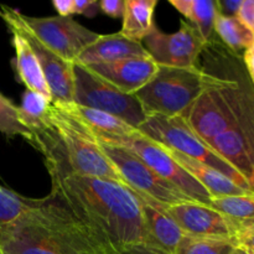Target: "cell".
I'll list each match as a JSON object with an SVG mask.
<instances>
[{"mask_svg": "<svg viewBox=\"0 0 254 254\" xmlns=\"http://www.w3.org/2000/svg\"><path fill=\"white\" fill-rule=\"evenodd\" d=\"M52 190L114 253L148 243L139 201L127 186L76 174L51 176Z\"/></svg>", "mask_w": 254, "mask_h": 254, "instance_id": "obj_1", "label": "cell"}, {"mask_svg": "<svg viewBox=\"0 0 254 254\" xmlns=\"http://www.w3.org/2000/svg\"><path fill=\"white\" fill-rule=\"evenodd\" d=\"M2 254H114L54 193L0 228Z\"/></svg>", "mask_w": 254, "mask_h": 254, "instance_id": "obj_2", "label": "cell"}, {"mask_svg": "<svg viewBox=\"0 0 254 254\" xmlns=\"http://www.w3.org/2000/svg\"><path fill=\"white\" fill-rule=\"evenodd\" d=\"M30 144L44 155L50 176L76 174L124 185L93 136L56 104L51 103L44 126L32 131Z\"/></svg>", "mask_w": 254, "mask_h": 254, "instance_id": "obj_3", "label": "cell"}, {"mask_svg": "<svg viewBox=\"0 0 254 254\" xmlns=\"http://www.w3.org/2000/svg\"><path fill=\"white\" fill-rule=\"evenodd\" d=\"M220 50L215 79L183 114L192 130L208 145L232 126L254 97V87L242 56L227 49Z\"/></svg>", "mask_w": 254, "mask_h": 254, "instance_id": "obj_4", "label": "cell"}, {"mask_svg": "<svg viewBox=\"0 0 254 254\" xmlns=\"http://www.w3.org/2000/svg\"><path fill=\"white\" fill-rule=\"evenodd\" d=\"M215 79V73L200 67H160L148 84L135 93L146 116H183Z\"/></svg>", "mask_w": 254, "mask_h": 254, "instance_id": "obj_5", "label": "cell"}, {"mask_svg": "<svg viewBox=\"0 0 254 254\" xmlns=\"http://www.w3.org/2000/svg\"><path fill=\"white\" fill-rule=\"evenodd\" d=\"M138 130L165 148L173 149L216 169L238 184L241 188L253 191L246 179L227 161L216 154L211 146L192 130L183 116L169 117L163 114H150L146 116L145 121L139 127Z\"/></svg>", "mask_w": 254, "mask_h": 254, "instance_id": "obj_6", "label": "cell"}, {"mask_svg": "<svg viewBox=\"0 0 254 254\" xmlns=\"http://www.w3.org/2000/svg\"><path fill=\"white\" fill-rule=\"evenodd\" d=\"M74 103L106 112L138 129L146 114L135 94H126L92 72L88 67L73 64Z\"/></svg>", "mask_w": 254, "mask_h": 254, "instance_id": "obj_7", "label": "cell"}, {"mask_svg": "<svg viewBox=\"0 0 254 254\" xmlns=\"http://www.w3.org/2000/svg\"><path fill=\"white\" fill-rule=\"evenodd\" d=\"M98 145L123 179L124 185L130 190L143 193L165 206L193 201L178 186L158 175L128 149L101 143H98Z\"/></svg>", "mask_w": 254, "mask_h": 254, "instance_id": "obj_8", "label": "cell"}, {"mask_svg": "<svg viewBox=\"0 0 254 254\" xmlns=\"http://www.w3.org/2000/svg\"><path fill=\"white\" fill-rule=\"evenodd\" d=\"M2 19L9 29H15L24 35L25 39L34 50L41 66L46 83L51 92L52 103L59 106H68L74 103V77L73 64L64 61L55 54L46 45L42 44L22 22L20 12L11 7L1 6Z\"/></svg>", "mask_w": 254, "mask_h": 254, "instance_id": "obj_9", "label": "cell"}, {"mask_svg": "<svg viewBox=\"0 0 254 254\" xmlns=\"http://www.w3.org/2000/svg\"><path fill=\"white\" fill-rule=\"evenodd\" d=\"M149 57L160 67L192 68L197 67L198 59L208 42L186 20L180 21V29L174 34H165L154 26L144 39Z\"/></svg>", "mask_w": 254, "mask_h": 254, "instance_id": "obj_10", "label": "cell"}, {"mask_svg": "<svg viewBox=\"0 0 254 254\" xmlns=\"http://www.w3.org/2000/svg\"><path fill=\"white\" fill-rule=\"evenodd\" d=\"M27 29L64 61L74 64L79 55L96 41L99 34L74 21L71 16L31 17L20 14Z\"/></svg>", "mask_w": 254, "mask_h": 254, "instance_id": "obj_11", "label": "cell"}, {"mask_svg": "<svg viewBox=\"0 0 254 254\" xmlns=\"http://www.w3.org/2000/svg\"><path fill=\"white\" fill-rule=\"evenodd\" d=\"M135 154L143 163L153 169L158 175L178 186L193 201L210 205L211 195L190 174L186 173L166 151V149L136 129L122 146Z\"/></svg>", "mask_w": 254, "mask_h": 254, "instance_id": "obj_12", "label": "cell"}, {"mask_svg": "<svg viewBox=\"0 0 254 254\" xmlns=\"http://www.w3.org/2000/svg\"><path fill=\"white\" fill-rule=\"evenodd\" d=\"M210 146L254 191V97L232 126L213 139Z\"/></svg>", "mask_w": 254, "mask_h": 254, "instance_id": "obj_13", "label": "cell"}, {"mask_svg": "<svg viewBox=\"0 0 254 254\" xmlns=\"http://www.w3.org/2000/svg\"><path fill=\"white\" fill-rule=\"evenodd\" d=\"M165 211L185 235L235 241L238 236V228L210 205L186 201L165 206Z\"/></svg>", "mask_w": 254, "mask_h": 254, "instance_id": "obj_14", "label": "cell"}, {"mask_svg": "<svg viewBox=\"0 0 254 254\" xmlns=\"http://www.w3.org/2000/svg\"><path fill=\"white\" fill-rule=\"evenodd\" d=\"M86 67L126 94H135L159 71V66L150 57L93 64Z\"/></svg>", "mask_w": 254, "mask_h": 254, "instance_id": "obj_15", "label": "cell"}, {"mask_svg": "<svg viewBox=\"0 0 254 254\" xmlns=\"http://www.w3.org/2000/svg\"><path fill=\"white\" fill-rule=\"evenodd\" d=\"M59 107H61L69 116L73 117L93 136L94 140L101 144L122 148L129 136L136 130L135 128L130 127L122 119L106 112L77 106V104Z\"/></svg>", "mask_w": 254, "mask_h": 254, "instance_id": "obj_16", "label": "cell"}, {"mask_svg": "<svg viewBox=\"0 0 254 254\" xmlns=\"http://www.w3.org/2000/svg\"><path fill=\"white\" fill-rule=\"evenodd\" d=\"M130 191L140 203L148 245L154 246L168 254H174L185 233L168 215L165 211V205L143 193L134 190Z\"/></svg>", "mask_w": 254, "mask_h": 254, "instance_id": "obj_17", "label": "cell"}, {"mask_svg": "<svg viewBox=\"0 0 254 254\" xmlns=\"http://www.w3.org/2000/svg\"><path fill=\"white\" fill-rule=\"evenodd\" d=\"M139 57H149L144 45L123 36L121 32H117L111 35H99L96 41L83 50L76 62L88 66Z\"/></svg>", "mask_w": 254, "mask_h": 254, "instance_id": "obj_18", "label": "cell"}, {"mask_svg": "<svg viewBox=\"0 0 254 254\" xmlns=\"http://www.w3.org/2000/svg\"><path fill=\"white\" fill-rule=\"evenodd\" d=\"M161 145V144H160ZM165 148V146H164ZM166 151L170 154L171 158L184 169L188 174H190L201 186L205 188L211 195V197H222V196H233V195H243V193L252 192L250 190L241 188L238 184L231 180L222 173L217 171L216 169L195 160L192 158L178 153L173 149L165 148Z\"/></svg>", "mask_w": 254, "mask_h": 254, "instance_id": "obj_19", "label": "cell"}, {"mask_svg": "<svg viewBox=\"0 0 254 254\" xmlns=\"http://www.w3.org/2000/svg\"><path fill=\"white\" fill-rule=\"evenodd\" d=\"M10 32L12 35L11 42L15 50V71L19 81L26 87L27 91L36 92L52 101L51 92L34 50L31 49L24 35L20 34L17 30L10 29Z\"/></svg>", "mask_w": 254, "mask_h": 254, "instance_id": "obj_20", "label": "cell"}, {"mask_svg": "<svg viewBox=\"0 0 254 254\" xmlns=\"http://www.w3.org/2000/svg\"><path fill=\"white\" fill-rule=\"evenodd\" d=\"M158 5V0H124L123 24L121 32L123 36L141 42L153 27L154 10Z\"/></svg>", "mask_w": 254, "mask_h": 254, "instance_id": "obj_21", "label": "cell"}, {"mask_svg": "<svg viewBox=\"0 0 254 254\" xmlns=\"http://www.w3.org/2000/svg\"><path fill=\"white\" fill-rule=\"evenodd\" d=\"M169 2L211 44L215 34V20L218 14L215 0H169Z\"/></svg>", "mask_w": 254, "mask_h": 254, "instance_id": "obj_22", "label": "cell"}, {"mask_svg": "<svg viewBox=\"0 0 254 254\" xmlns=\"http://www.w3.org/2000/svg\"><path fill=\"white\" fill-rule=\"evenodd\" d=\"M210 206L238 228V235L254 228V191L243 195L213 197L211 198Z\"/></svg>", "mask_w": 254, "mask_h": 254, "instance_id": "obj_23", "label": "cell"}, {"mask_svg": "<svg viewBox=\"0 0 254 254\" xmlns=\"http://www.w3.org/2000/svg\"><path fill=\"white\" fill-rule=\"evenodd\" d=\"M215 34L235 55L242 56L254 44V34L237 16L217 14L215 20Z\"/></svg>", "mask_w": 254, "mask_h": 254, "instance_id": "obj_24", "label": "cell"}, {"mask_svg": "<svg viewBox=\"0 0 254 254\" xmlns=\"http://www.w3.org/2000/svg\"><path fill=\"white\" fill-rule=\"evenodd\" d=\"M237 246L235 240L185 235L174 254H230Z\"/></svg>", "mask_w": 254, "mask_h": 254, "instance_id": "obj_25", "label": "cell"}, {"mask_svg": "<svg viewBox=\"0 0 254 254\" xmlns=\"http://www.w3.org/2000/svg\"><path fill=\"white\" fill-rule=\"evenodd\" d=\"M40 198H27L0 185V228L11 225L39 203Z\"/></svg>", "mask_w": 254, "mask_h": 254, "instance_id": "obj_26", "label": "cell"}, {"mask_svg": "<svg viewBox=\"0 0 254 254\" xmlns=\"http://www.w3.org/2000/svg\"><path fill=\"white\" fill-rule=\"evenodd\" d=\"M51 99L36 92L26 89L22 94L21 106L19 107L20 118L24 126L31 131V134L32 131L44 126V121L51 107Z\"/></svg>", "mask_w": 254, "mask_h": 254, "instance_id": "obj_27", "label": "cell"}, {"mask_svg": "<svg viewBox=\"0 0 254 254\" xmlns=\"http://www.w3.org/2000/svg\"><path fill=\"white\" fill-rule=\"evenodd\" d=\"M0 133L12 138L22 136L29 143L32 141V134L20 118L19 107L15 106L9 98L0 93Z\"/></svg>", "mask_w": 254, "mask_h": 254, "instance_id": "obj_28", "label": "cell"}, {"mask_svg": "<svg viewBox=\"0 0 254 254\" xmlns=\"http://www.w3.org/2000/svg\"><path fill=\"white\" fill-rule=\"evenodd\" d=\"M99 11V1L96 0H73V14L93 17Z\"/></svg>", "mask_w": 254, "mask_h": 254, "instance_id": "obj_29", "label": "cell"}, {"mask_svg": "<svg viewBox=\"0 0 254 254\" xmlns=\"http://www.w3.org/2000/svg\"><path fill=\"white\" fill-rule=\"evenodd\" d=\"M99 10L114 19L123 17L124 0H102L99 1Z\"/></svg>", "mask_w": 254, "mask_h": 254, "instance_id": "obj_30", "label": "cell"}, {"mask_svg": "<svg viewBox=\"0 0 254 254\" xmlns=\"http://www.w3.org/2000/svg\"><path fill=\"white\" fill-rule=\"evenodd\" d=\"M237 17L254 34V0H243Z\"/></svg>", "mask_w": 254, "mask_h": 254, "instance_id": "obj_31", "label": "cell"}, {"mask_svg": "<svg viewBox=\"0 0 254 254\" xmlns=\"http://www.w3.org/2000/svg\"><path fill=\"white\" fill-rule=\"evenodd\" d=\"M114 254H168L154 246L148 245V243H138V245L129 246V247L123 248Z\"/></svg>", "mask_w": 254, "mask_h": 254, "instance_id": "obj_32", "label": "cell"}, {"mask_svg": "<svg viewBox=\"0 0 254 254\" xmlns=\"http://www.w3.org/2000/svg\"><path fill=\"white\" fill-rule=\"evenodd\" d=\"M243 0H216L218 12L225 16H237Z\"/></svg>", "mask_w": 254, "mask_h": 254, "instance_id": "obj_33", "label": "cell"}, {"mask_svg": "<svg viewBox=\"0 0 254 254\" xmlns=\"http://www.w3.org/2000/svg\"><path fill=\"white\" fill-rule=\"evenodd\" d=\"M236 242L247 252L254 254V228L241 232L236 238Z\"/></svg>", "mask_w": 254, "mask_h": 254, "instance_id": "obj_34", "label": "cell"}, {"mask_svg": "<svg viewBox=\"0 0 254 254\" xmlns=\"http://www.w3.org/2000/svg\"><path fill=\"white\" fill-rule=\"evenodd\" d=\"M52 5L59 12V16L67 17L73 15V0H54Z\"/></svg>", "mask_w": 254, "mask_h": 254, "instance_id": "obj_35", "label": "cell"}, {"mask_svg": "<svg viewBox=\"0 0 254 254\" xmlns=\"http://www.w3.org/2000/svg\"><path fill=\"white\" fill-rule=\"evenodd\" d=\"M242 61L248 73V77H250L254 87V44L242 55Z\"/></svg>", "mask_w": 254, "mask_h": 254, "instance_id": "obj_36", "label": "cell"}, {"mask_svg": "<svg viewBox=\"0 0 254 254\" xmlns=\"http://www.w3.org/2000/svg\"><path fill=\"white\" fill-rule=\"evenodd\" d=\"M230 254H251V253L247 252V251H246L245 248L241 247V246H237V247L233 248V251Z\"/></svg>", "mask_w": 254, "mask_h": 254, "instance_id": "obj_37", "label": "cell"}, {"mask_svg": "<svg viewBox=\"0 0 254 254\" xmlns=\"http://www.w3.org/2000/svg\"><path fill=\"white\" fill-rule=\"evenodd\" d=\"M0 254H2V253H1V247H0Z\"/></svg>", "mask_w": 254, "mask_h": 254, "instance_id": "obj_38", "label": "cell"}]
</instances>
